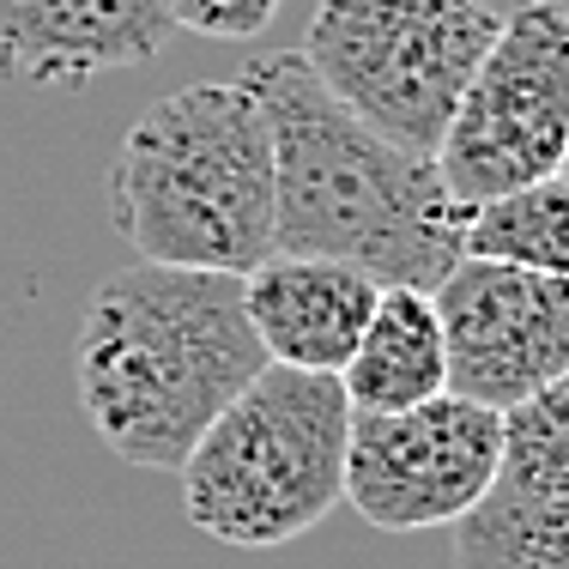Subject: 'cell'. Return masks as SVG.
Listing matches in <instances>:
<instances>
[{"label": "cell", "instance_id": "cell-10", "mask_svg": "<svg viewBox=\"0 0 569 569\" xmlns=\"http://www.w3.org/2000/svg\"><path fill=\"white\" fill-rule=\"evenodd\" d=\"M382 284L370 273L328 254H284L273 249L261 267L242 273V309L261 340L267 363L309 376H340L358 351V333L370 328V309Z\"/></svg>", "mask_w": 569, "mask_h": 569}, {"label": "cell", "instance_id": "cell-11", "mask_svg": "<svg viewBox=\"0 0 569 569\" xmlns=\"http://www.w3.org/2000/svg\"><path fill=\"white\" fill-rule=\"evenodd\" d=\"M340 388L351 412H406L437 395H449V351L430 291L382 284L370 309V328L358 333V351L346 358Z\"/></svg>", "mask_w": 569, "mask_h": 569}, {"label": "cell", "instance_id": "cell-2", "mask_svg": "<svg viewBox=\"0 0 569 569\" xmlns=\"http://www.w3.org/2000/svg\"><path fill=\"white\" fill-rule=\"evenodd\" d=\"M267 351L237 273L133 261L86 297L73 388L91 437L140 472H176Z\"/></svg>", "mask_w": 569, "mask_h": 569}, {"label": "cell", "instance_id": "cell-6", "mask_svg": "<svg viewBox=\"0 0 569 569\" xmlns=\"http://www.w3.org/2000/svg\"><path fill=\"white\" fill-rule=\"evenodd\" d=\"M569 152V7L521 0L460 91L437 170L460 207L546 182Z\"/></svg>", "mask_w": 569, "mask_h": 569}, {"label": "cell", "instance_id": "cell-3", "mask_svg": "<svg viewBox=\"0 0 569 569\" xmlns=\"http://www.w3.org/2000/svg\"><path fill=\"white\" fill-rule=\"evenodd\" d=\"M110 219L140 261L249 273L273 254V140L242 79H200L128 128Z\"/></svg>", "mask_w": 569, "mask_h": 569}, {"label": "cell", "instance_id": "cell-8", "mask_svg": "<svg viewBox=\"0 0 569 569\" xmlns=\"http://www.w3.org/2000/svg\"><path fill=\"white\" fill-rule=\"evenodd\" d=\"M449 351V395L509 412L569 370V279L460 254L430 291Z\"/></svg>", "mask_w": 569, "mask_h": 569}, {"label": "cell", "instance_id": "cell-4", "mask_svg": "<svg viewBox=\"0 0 569 569\" xmlns=\"http://www.w3.org/2000/svg\"><path fill=\"white\" fill-rule=\"evenodd\" d=\"M351 400L340 376L267 363L188 449L182 509L219 546H291L346 503Z\"/></svg>", "mask_w": 569, "mask_h": 569}, {"label": "cell", "instance_id": "cell-9", "mask_svg": "<svg viewBox=\"0 0 569 569\" xmlns=\"http://www.w3.org/2000/svg\"><path fill=\"white\" fill-rule=\"evenodd\" d=\"M164 0H0V86L73 91L170 43Z\"/></svg>", "mask_w": 569, "mask_h": 569}, {"label": "cell", "instance_id": "cell-14", "mask_svg": "<svg viewBox=\"0 0 569 569\" xmlns=\"http://www.w3.org/2000/svg\"><path fill=\"white\" fill-rule=\"evenodd\" d=\"M503 467L569 485V370L503 412Z\"/></svg>", "mask_w": 569, "mask_h": 569}, {"label": "cell", "instance_id": "cell-1", "mask_svg": "<svg viewBox=\"0 0 569 569\" xmlns=\"http://www.w3.org/2000/svg\"><path fill=\"white\" fill-rule=\"evenodd\" d=\"M242 86L273 140V249L328 254L376 284L437 291L460 261L467 224L437 158L406 152L358 121L297 49L254 56Z\"/></svg>", "mask_w": 569, "mask_h": 569}, {"label": "cell", "instance_id": "cell-7", "mask_svg": "<svg viewBox=\"0 0 569 569\" xmlns=\"http://www.w3.org/2000/svg\"><path fill=\"white\" fill-rule=\"evenodd\" d=\"M503 467V412L437 395L406 412H351L346 503L382 533L455 527Z\"/></svg>", "mask_w": 569, "mask_h": 569}, {"label": "cell", "instance_id": "cell-15", "mask_svg": "<svg viewBox=\"0 0 569 569\" xmlns=\"http://www.w3.org/2000/svg\"><path fill=\"white\" fill-rule=\"evenodd\" d=\"M284 0H164L176 31L212 37V43H249L279 19Z\"/></svg>", "mask_w": 569, "mask_h": 569}, {"label": "cell", "instance_id": "cell-16", "mask_svg": "<svg viewBox=\"0 0 569 569\" xmlns=\"http://www.w3.org/2000/svg\"><path fill=\"white\" fill-rule=\"evenodd\" d=\"M558 176H563V182H569V152H563V170H558Z\"/></svg>", "mask_w": 569, "mask_h": 569}, {"label": "cell", "instance_id": "cell-13", "mask_svg": "<svg viewBox=\"0 0 569 569\" xmlns=\"http://www.w3.org/2000/svg\"><path fill=\"white\" fill-rule=\"evenodd\" d=\"M460 254L569 279V182L546 176V182H527V188H509V194L467 207Z\"/></svg>", "mask_w": 569, "mask_h": 569}, {"label": "cell", "instance_id": "cell-5", "mask_svg": "<svg viewBox=\"0 0 569 569\" xmlns=\"http://www.w3.org/2000/svg\"><path fill=\"white\" fill-rule=\"evenodd\" d=\"M497 24L485 0H316L297 56L382 140L437 158Z\"/></svg>", "mask_w": 569, "mask_h": 569}, {"label": "cell", "instance_id": "cell-12", "mask_svg": "<svg viewBox=\"0 0 569 569\" xmlns=\"http://www.w3.org/2000/svg\"><path fill=\"white\" fill-rule=\"evenodd\" d=\"M455 569H569V485L497 467L491 491L455 521Z\"/></svg>", "mask_w": 569, "mask_h": 569}]
</instances>
